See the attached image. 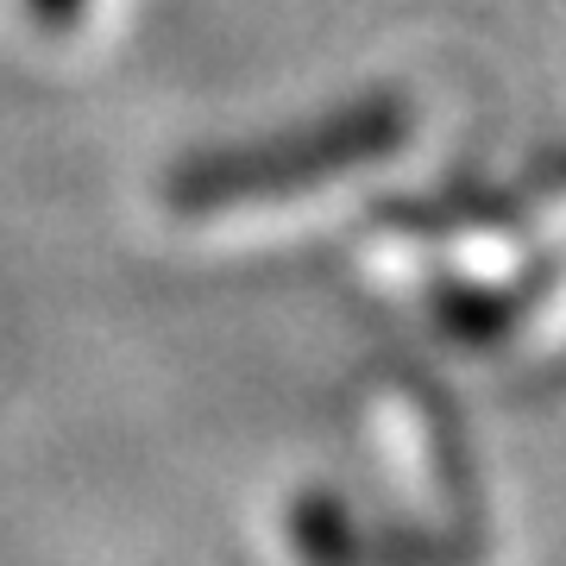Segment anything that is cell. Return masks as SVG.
Masks as SVG:
<instances>
[{"instance_id": "obj_1", "label": "cell", "mask_w": 566, "mask_h": 566, "mask_svg": "<svg viewBox=\"0 0 566 566\" xmlns=\"http://www.w3.org/2000/svg\"><path fill=\"white\" fill-rule=\"evenodd\" d=\"M409 126H416V114H409L403 95L371 88L359 102L327 107L322 120L308 126H283V133H264V139L214 145V151L170 164L164 202L189 214V221H208V214H227V208L303 196V189H322V182L353 177L365 164L403 151Z\"/></svg>"}, {"instance_id": "obj_2", "label": "cell", "mask_w": 566, "mask_h": 566, "mask_svg": "<svg viewBox=\"0 0 566 566\" xmlns=\"http://www.w3.org/2000/svg\"><path fill=\"white\" fill-rule=\"evenodd\" d=\"M290 547L308 554V560H334V554H353V516L334 491H303L290 504Z\"/></svg>"}, {"instance_id": "obj_3", "label": "cell", "mask_w": 566, "mask_h": 566, "mask_svg": "<svg viewBox=\"0 0 566 566\" xmlns=\"http://www.w3.org/2000/svg\"><path fill=\"white\" fill-rule=\"evenodd\" d=\"M25 13L44 25V32H76L88 20V0H25Z\"/></svg>"}]
</instances>
